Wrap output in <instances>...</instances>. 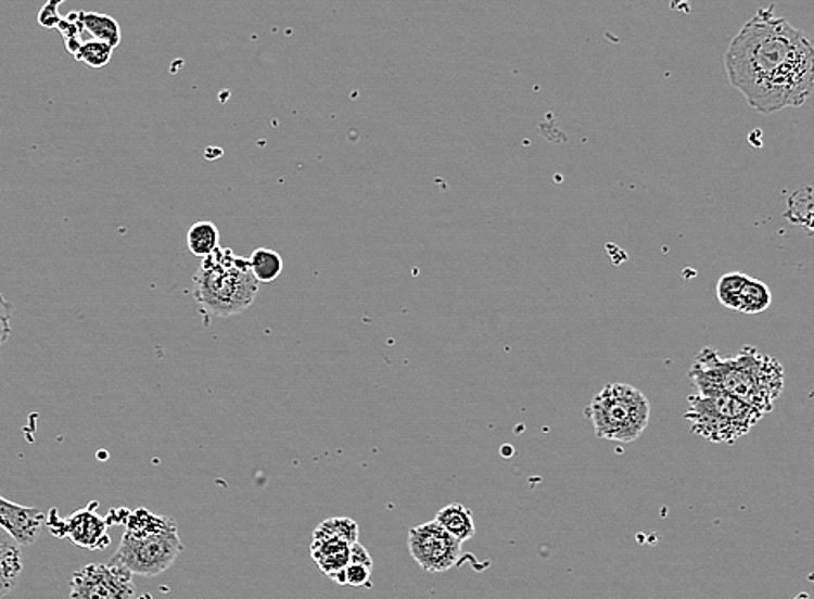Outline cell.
I'll return each instance as SVG.
<instances>
[{
	"instance_id": "13",
	"label": "cell",
	"mask_w": 814,
	"mask_h": 599,
	"mask_svg": "<svg viewBox=\"0 0 814 599\" xmlns=\"http://www.w3.org/2000/svg\"><path fill=\"white\" fill-rule=\"evenodd\" d=\"M22 544L0 526V599L13 592L23 572Z\"/></svg>"
},
{
	"instance_id": "7",
	"label": "cell",
	"mask_w": 814,
	"mask_h": 599,
	"mask_svg": "<svg viewBox=\"0 0 814 599\" xmlns=\"http://www.w3.org/2000/svg\"><path fill=\"white\" fill-rule=\"evenodd\" d=\"M463 543L442 528L435 520L412 526L407 532V549L412 560L429 574H442L458 565Z\"/></svg>"
},
{
	"instance_id": "12",
	"label": "cell",
	"mask_w": 814,
	"mask_h": 599,
	"mask_svg": "<svg viewBox=\"0 0 814 599\" xmlns=\"http://www.w3.org/2000/svg\"><path fill=\"white\" fill-rule=\"evenodd\" d=\"M352 544L339 539H313L310 558L326 577L345 586V569L351 563Z\"/></svg>"
},
{
	"instance_id": "10",
	"label": "cell",
	"mask_w": 814,
	"mask_h": 599,
	"mask_svg": "<svg viewBox=\"0 0 814 599\" xmlns=\"http://www.w3.org/2000/svg\"><path fill=\"white\" fill-rule=\"evenodd\" d=\"M716 295L723 307L749 316L763 314L773 302L772 292L766 283L750 278L746 272H728L721 276L716 284Z\"/></svg>"
},
{
	"instance_id": "3",
	"label": "cell",
	"mask_w": 814,
	"mask_h": 599,
	"mask_svg": "<svg viewBox=\"0 0 814 599\" xmlns=\"http://www.w3.org/2000/svg\"><path fill=\"white\" fill-rule=\"evenodd\" d=\"M125 532L112 563L133 575L156 577L170 569L185 549L177 523L170 517L151 513L147 508L129 511Z\"/></svg>"
},
{
	"instance_id": "11",
	"label": "cell",
	"mask_w": 814,
	"mask_h": 599,
	"mask_svg": "<svg viewBox=\"0 0 814 599\" xmlns=\"http://www.w3.org/2000/svg\"><path fill=\"white\" fill-rule=\"evenodd\" d=\"M46 520L48 517L37 508L16 505L0 496V526L13 535L22 546H30L37 540Z\"/></svg>"
},
{
	"instance_id": "23",
	"label": "cell",
	"mask_w": 814,
	"mask_h": 599,
	"mask_svg": "<svg viewBox=\"0 0 814 599\" xmlns=\"http://www.w3.org/2000/svg\"><path fill=\"white\" fill-rule=\"evenodd\" d=\"M61 2H63V0H49V4L40 11V25L48 26V28H56V26L60 25L61 17L58 16V5H60Z\"/></svg>"
},
{
	"instance_id": "16",
	"label": "cell",
	"mask_w": 814,
	"mask_h": 599,
	"mask_svg": "<svg viewBox=\"0 0 814 599\" xmlns=\"http://www.w3.org/2000/svg\"><path fill=\"white\" fill-rule=\"evenodd\" d=\"M220 246V232L214 222L202 220L193 224L188 231V248L194 257L205 258Z\"/></svg>"
},
{
	"instance_id": "6",
	"label": "cell",
	"mask_w": 814,
	"mask_h": 599,
	"mask_svg": "<svg viewBox=\"0 0 814 599\" xmlns=\"http://www.w3.org/2000/svg\"><path fill=\"white\" fill-rule=\"evenodd\" d=\"M596 437L631 444L650 423V403L641 390L627 383H610L586 407Z\"/></svg>"
},
{
	"instance_id": "21",
	"label": "cell",
	"mask_w": 814,
	"mask_h": 599,
	"mask_svg": "<svg viewBox=\"0 0 814 599\" xmlns=\"http://www.w3.org/2000/svg\"><path fill=\"white\" fill-rule=\"evenodd\" d=\"M371 570H373V566L348 563L347 569H345V586L371 587Z\"/></svg>"
},
{
	"instance_id": "8",
	"label": "cell",
	"mask_w": 814,
	"mask_h": 599,
	"mask_svg": "<svg viewBox=\"0 0 814 599\" xmlns=\"http://www.w3.org/2000/svg\"><path fill=\"white\" fill-rule=\"evenodd\" d=\"M133 574L115 563H89L69 578V599H136Z\"/></svg>"
},
{
	"instance_id": "24",
	"label": "cell",
	"mask_w": 814,
	"mask_h": 599,
	"mask_svg": "<svg viewBox=\"0 0 814 599\" xmlns=\"http://www.w3.org/2000/svg\"><path fill=\"white\" fill-rule=\"evenodd\" d=\"M351 563H360V565L373 566V558L369 555L368 549L363 544H352Z\"/></svg>"
},
{
	"instance_id": "9",
	"label": "cell",
	"mask_w": 814,
	"mask_h": 599,
	"mask_svg": "<svg viewBox=\"0 0 814 599\" xmlns=\"http://www.w3.org/2000/svg\"><path fill=\"white\" fill-rule=\"evenodd\" d=\"M96 506H98V502H92L87 508L75 511L72 517L65 520H60L58 511L52 510L49 513V519L46 520L49 531L61 539L66 537V539L77 544L78 548L89 549V551H103L112 544V539L107 535L110 523L103 517H99Z\"/></svg>"
},
{
	"instance_id": "25",
	"label": "cell",
	"mask_w": 814,
	"mask_h": 599,
	"mask_svg": "<svg viewBox=\"0 0 814 599\" xmlns=\"http://www.w3.org/2000/svg\"><path fill=\"white\" fill-rule=\"evenodd\" d=\"M136 599H138V598H136ZM139 599H151V598H150V596H142V598H139Z\"/></svg>"
},
{
	"instance_id": "22",
	"label": "cell",
	"mask_w": 814,
	"mask_h": 599,
	"mask_svg": "<svg viewBox=\"0 0 814 599\" xmlns=\"http://www.w3.org/2000/svg\"><path fill=\"white\" fill-rule=\"evenodd\" d=\"M14 307L9 304L8 300L0 293V348L8 342L11 334V317H13Z\"/></svg>"
},
{
	"instance_id": "17",
	"label": "cell",
	"mask_w": 814,
	"mask_h": 599,
	"mask_svg": "<svg viewBox=\"0 0 814 599\" xmlns=\"http://www.w3.org/2000/svg\"><path fill=\"white\" fill-rule=\"evenodd\" d=\"M249 260L252 275L258 283H272L283 272V258L275 250L257 248Z\"/></svg>"
},
{
	"instance_id": "18",
	"label": "cell",
	"mask_w": 814,
	"mask_h": 599,
	"mask_svg": "<svg viewBox=\"0 0 814 599\" xmlns=\"http://www.w3.org/2000/svg\"><path fill=\"white\" fill-rule=\"evenodd\" d=\"M313 539H339L345 543H359V525L352 519L334 517L319 523L313 532Z\"/></svg>"
},
{
	"instance_id": "14",
	"label": "cell",
	"mask_w": 814,
	"mask_h": 599,
	"mask_svg": "<svg viewBox=\"0 0 814 599\" xmlns=\"http://www.w3.org/2000/svg\"><path fill=\"white\" fill-rule=\"evenodd\" d=\"M433 520L442 528H446L450 535H455L456 539L461 540V543H467L475 535L476 526L472 511L468 510L467 506L459 505V502L444 506Z\"/></svg>"
},
{
	"instance_id": "15",
	"label": "cell",
	"mask_w": 814,
	"mask_h": 599,
	"mask_svg": "<svg viewBox=\"0 0 814 599\" xmlns=\"http://www.w3.org/2000/svg\"><path fill=\"white\" fill-rule=\"evenodd\" d=\"M78 14H80V23L84 26V30L89 31L92 35V39L110 43L113 49L120 46L122 28L115 17L101 13Z\"/></svg>"
},
{
	"instance_id": "5",
	"label": "cell",
	"mask_w": 814,
	"mask_h": 599,
	"mask_svg": "<svg viewBox=\"0 0 814 599\" xmlns=\"http://www.w3.org/2000/svg\"><path fill=\"white\" fill-rule=\"evenodd\" d=\"M763 416L740 398L717 390H702L688 397L685 420L691 432L703 441L733 444L746 437Z\"/></svg>"
},
{
	"instance_id": "20",
	"label": "cell",
	"mask_w": 814,
	"mask_h": 599,
	"mask_svg": "<svg viewBox=\"0 0 814 599\" xmlns=\"http://www.w3.org/2000/svg\"><path fill=\"white\" fill-rule=\"evenodd\" d=\"M112 46L96 39L81 42L80 48L74 54L75 60L90 66V68H104L110 63V60H112Z\"/></svg>"
},
{
	"instance_id": "4",
	"label": "cell",
	"mask_w": 814,
	"mask_h": 599,
	"mask_svg": "<svg viewBox=\"0 0 814 599\" xmlns=\"http://www.w3.org/2000/svg\"><path fill=\"white\" fill-rule=\"evenodd\" d=\"M258 284L249 258L238 257L231 248L219 246L202 258L193 279L194 300L208 316H238L252 307Z\"/></svg>"
},
{
	"instance_id": "19",
	"label": "cell",
	"mask_w": 814,
	"mask_h": 599,
	"mask_svg": "<svg viewBox=\"0 0 814 599\" xmlns=\"http://www.w3.org/2000/svg\"><path fill=\"white\" fill-rule=\"evenodd\" d=\"M785 217L793 224H801L814 234V188H804L790 197L789 211Z\"/></svg>"
},
{
	"instance_id": "1",
	"label": "cell",
	"mask_w": 814,
	"mask_h": 599,
	"mask_svg": "<svg viewBox=\"0 0 814 599\" xmlns=\"http://www.w3.org/2000/svg\"><path fill=\"white\" fill-rule=\"evenodd\" d=\"M725 68L755 112L801 107L814 90V43L772 8L761 9L729 43Z\"/></svg>"
},
{
	"instance_id": "2",
	"label": "cell",
	"mask_w": 814,
	"mask_h": 599,
	"mask_svg": "<svg viewBox=\"0 0 814 599\" xmlns=\"http://www.w3.org/2000/svg\"><path fill=\"white\" fill-rule=\"evenodd\" d=\"M688 377L697 392H725L763 415L775 409L776 398L780 397L785 386V369L780 360L761 354L754 347H743L735 356H723L714 348H703L695 357Z\"/></svg>"
}]
</instances>
